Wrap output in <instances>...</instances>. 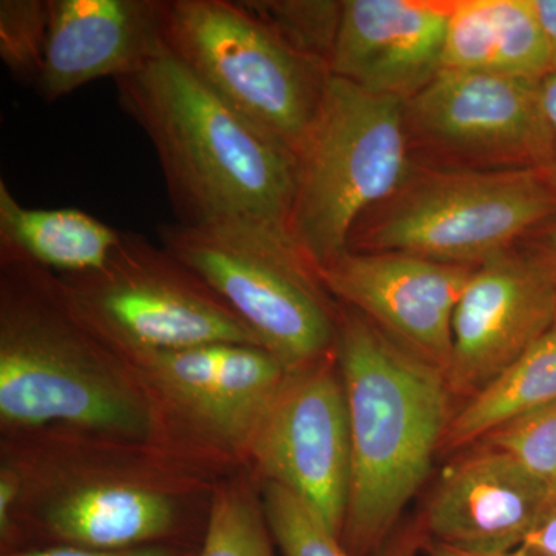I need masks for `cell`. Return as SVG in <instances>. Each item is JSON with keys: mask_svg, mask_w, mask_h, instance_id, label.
<instances>
[{"mask_svg": "<svg viewBox=\"0 0 556 556\" xmlns=\"http://www.w3.org/2000/svg\"><path fill=\"white\" fill-rule=\"evenodd\" d=\"M336 354L345 387L351 485L343 546L372 556L426 484L452 417L444 371L338 303Z\"/></svg>", "mask_w": 556, "mask_h": 556, "instance_id": "277c9868", "label": "cell"}, {"mask_svg": "<svg viewBox=\"0 0 556 556\" xmlns=\"http://www.w3.org/2000/svg\"><path fill=\"white\" fill-rule=\"evenodd\" d=\"M405 113L420 137L463 159L507 170L551 167L554 131L538 80L441 70Z\"/></svg>", "mask_w": 556, "mask_h": 556, "instance_id": "7c38bea8", "label": "cell"}, {"mask_svg": "<svg viewBox=\"0 0 556 556\" xmlns=\"http://www.w3.org/2000/svg\"><path fill=\"white\" fill-rule=\"evenodd\" d=\"M473 269L401 252L348 251L318 278L336 302L445 375L453 316Z\"/></svg>", "mask_w": 556, "mask_h": 556, "instance_id": "5bb4252c", "label": "cell"}, {"mask_svg": "<svg viewBox=\"0 0 556 556\" xmlns=\"http://www.w3.org/2000/svg\"><path fill=\"white\" fill-rule=\"evenodd\" d=\"M199 556H274L262 493L247 468L218 482Z\"/></svg>", "mask_w": 556, "mask_h": 556, "instance_id": "ffe728a7", "label": "cell"}, {"mask_svg": "<svg viewBox=\"0 0 556 556\" xmlns=\"http://www.w3.org/2000/svg\"><path fill=\"white\" fill-rule=\"evenodd\" d=\"M50 426L156 438L137 369L80 318L60 276L0 262V437Z\"/></svg>", "mask_w": 556, "mask_h": 556, "instance_id": "3957f363", "label": "cell"}, {"mask_svg": "<svg viewBox=\"0 0 556 556\" xmlns=\"http://www.w3.org/2000/svg\"><path fill=\"white\" fill-rule=\"evenodd\" d=\"M258 486L270 535L283 556H353L305 500L281 485Z\"/></svg>", "mask_w": 556, "mask_h": 556, "instance_id": "7402d4cb", "label": "cell"}, {"mask_svg": "<svg viewBox=\"0 0 556 556\" xmlns=\"http://www.w3.org/2000/svg\"><path fill=\"white\" fill-rule=\"evenodd\" d=\"M481 442L515 457L556 495V402L504 424Z\"/></svg>", "mask_w": 556, "mask_h": 556, "instance_id": "484cf974", "label": "cell"}, {"mask_svg": "<svg viewBox=\"0 0 556 556\" xmlns=\"http://www.w3.org/2000/svg\"><path fill=\"white\" fill-rule=\"evenodd\" d=\"M212 477L149 441L67 426L0 437V555L201 546Z\"/></svg>", "mask_w": 556, "mask_h": 556, "instance_id": "6da1fadb", "label": "cell"}, {"mask_svg": "<svg viewBox=\"0 0 556 556\" xmlns=\"http://www.w3.org/2000/svg\"><path fill=\"white\" fill-rule=\"evenodd\" d=\"M247 470L258 485L277 484L305 500L342 535L351 485V434L336 348L288 369L263 417Z\"/></svg>", "mask_w": 556, "mask_h": 556, "instance_id": "8fae6325", "label": "cell"}, {"mask_svg": "<svg viewBox=\"0 0 556 556\" xmlns=\"http://www.w3.org/2000/svg\"><path fill=\"white\" fill-rule=\"evenodd\" d=\"M241 3L292 50L329 68L342 2L249 0Z\"/></svg>", "mask_w": 556, "mask_h": 556, "instance_id": "44dd1931", "label": "cell"}, {"mask_svg": "<svg viewBox=\"0 0 556 556\" xmlns=\"http://www.w3.org/2000/svg\"><path fill=\"white\" fill-rule=\"evenodd\" d=\"M159 232L160 243L203 278L287 369L334 351L338 302L288 233L179 223Z\"/></svg>", "mask_w": 556, "mask_h": 556, "instance_id": "8992f818", "label": "cell"}, {"mask_svg": "<svg viewBox=\"0 0 556 556\" xmlns=\"http://www.w3.org/2000/svg\"><path fill=\"white\" fill-rule=\"evenodd\" d=\"M200 548L201 546H181V544H163V546L126 548V551H89V548L47 547L0 556H199Z\"/></svg>", "mask_w": 556, "mask_h": 556, "instance_id": "4316f807", "label": "cell"}, {"mask_svg": "<svg viewBox=\"0 0 556 556\" xmlns=\"http://www.w3.org/2000/svg\"><path fill=\"white\" fill-rule=\"evenodd\" d=\"M508 556H552L546 554V552L540 551V548L527 546V544H522L521 547L517 548V551L511 552Z\"/></svg>", "mask_w": 556, "mask_h": 556, "instance_id": "836d02e7", "label": "cell"}, {"mask_svg": "<svg viewBox=\"0 0 556 556\" xmlns=\"http://www.w3.org/2000/svg\"><path fill=\"white\" fill-rule=\"evenodd\" d=\"M426 536L420 527H409L402 530L396 536L390 538L378 554L372 556H416L419 548H424Z\"/></svg>", "mask_w": 556, "mask_h": 556, "instance_id": "f1b7e54d", "label": "cell"}, {"mask_svg": "<svg viewBox=\"0 0 556 556\" xmlns=\"http://www.w3.org/2000/svg\"><path fill=\"white\" fill-rule=\"evenodd\" d=\"M121 232L76 207L31 208L0 179V262L30 263L60 274L101 268Z\"/></svg>", "mask_w": 556, "mask_h": 556, "instance_id": "ac0fdd59", "label": "cell"}, {"mask_svg": "<svg viewBox=\"0 0 556 556\" xmlns=\"http://www.w3.org/2000/svg\"><path fill=\"white\" fill-rule=\"evenodd\" d=\"M500 75L543 83L552 75L551 50L533 0H493Z\"/></svg>", "mask_w": 556, "mask_h": 556, "instance_id": "603a6c76", "label": "cell"}, {"mask_svg": "<svg viewBox=\"0 0 556 556\" xmlns=\"http://www.w3.org/2000/svg\"><path fill=\"white\" fill-rule=\"evenodd\" d=\"M407 174L405 101L329 76L295 153L292 243L318 273L350 251L365 212Z\"/></svg>", "mask_w": 556, "mask_h": 556, "instance_id": "5b68a950", "label": "cell"}, {"mask_svg": "<svg viewBox=\"0 0 556 556\" xmlns=\"http://www.w3.org/2000/svg\"><path fill=\"white\" fill-rule=\"evenodd\" d=\"M129 361L152 401L156 444L212 477L248 467L288 369L265 348L214 343Z\"/></svg>", "mask_w": 556, "mask_h": 556, "instance_id": "ba28073f", "label": "cell"}, {"mask_svg": "<svg viewBox=\"0 0 556 556\" xmlns=\"http://www.w3.org/2000/svg\"><path fill=\"white\" fill-rule=\"evenodd\" d=\"M166 0H50V33L38 90L61 100L101 78L144 68L166 47Z\"/></svg>", "mask_w": 556, "mask_h": 556, "instance_id": "e0dca14e", "label": "cell"}, {"mask_svg": "<svg viewBox=\"0 0 556 556\" xmlns=\"http://www.w3.org/2000/svg\"><path fill=\"white\" fill-rule=\"evenodd\" d=\"M555 325L556 274L540 255L506 251L479 263L453 316V396L484 390Z\"/></svg>", "mask_w": 556, "mask_h": 556, "instance_id": "4fadbf2b", "label": "cell"}, {"mask_svg": "<svg viewBox=\"0 0 556 556\" xmlns=\"http://www.w3.org/2000/svg\"><path fill=\"white\" fill-rule=\"evenodd\" d=\"M525 544L556 556V495L548 497Z\"/></svg>", "mask_w": 556, "mask_h": 556, "instance_id": "83f0119b", "label": "cell"}, {"mask_svg": "<svg viewBox=\"0 0 556 556\" xmlns=\"http://www.w3.org/2000/svg\"><path fill=\"white\" fill-rule=\"evenodd\" d=\"M453 3L345 0L329 73L407 102L442 70Z\"/></svg>", "mask_w": 556, "mask_h": 556, "instance_id": "2e32d148", "label": "cell"}, {"mask_svg": "<svg viewBox=\"0 0 556 556\" xmlns=\"http://www.w3.org/2000/svg\"><path fill=\"white\" fill-rule=\"evenodd\" d=\"M556 402V325L455 412L442 447L477 444L517 417Z\"/></svg>", "mask_w": 556, "mask_h": 556, "instance_id": "d6986e66", "label": "cell"}, {"mask_svg": "<svg viewBox=\"0 0 556 556\" xmlns=\"http://www.w3.org/2000/svg\"><path fill=\"white\" fill-rule=\"evenodd\" d=\"M167 50L230 109L295 156L331 73L302 56L241 2L166 0Z\"/></svg>", "mask_w": 556, "mask_h": 556, "instance_id": "52a82bcc", "label": "cell"}, {"mask_svg": "<svg viewBox=\"0 0 556 556\" xmlns=\"http://www.w3.org/2000/svg\"><path fill=\"white\" fill-rule=\"evenodd\" d=\"M424 548H426L428 556H486V555L466 554V552H459V551H455V548L441 546V544L433 543V541H428V540H426V543H424ZM501 556H508V555H501Z\"/></svg>", "mask_w": 556, "mask_h": 556, "instance_id": "d6a6232c", "label": "cell"}, {"mask_svg": "<svg viewBox=\"0 0 556 556\" xmlns=\"http://www.w3.org/2000/svg\"><path fill=\"white\" fill-rule=\"evenodd\" d=\"M121 108L159 155L179 225L288 233L295 156L164 50L116 79Z\"/></svg>", "mask_w": 556, "mask_h": 556, "instance_id": "7a4b0ae2", "label": "cell"}, {"mask_svg": "<svg viewBox=\"0 0 556 556\" xmlns=\"http://www.w3.org/2000/svg\"><path fill=\"white\" fill-rule=\"evenodd\" d=\"M50 33V0L0 2V60L22 83L38 87Z\"/></svg>", "mask_w": 556, "mask_h": 556, "instance_id": "cb8c5ba5", "label": "cell"}, {"mask_svg": "<svg viewBox=\"0 0 556 556\" xmlns=\"http://www.w3.org/2000/svg\"><path fill=\"white\" fill-rule=\"evenodd\" d=\"M543 97L552 131H554V156H552V164L547 174L556 189V75L547 76L543 80Z\"/></svg>", "mask_w": 556, "mask_h": 556, "instance_id": "4dcf8cb0", "label": "cell"}, {"mask_svg": "<svg viewBox=\"0 0 556 556\" xmlns=\"http://www.w3.org/2000/svg\"><path fill=\"white\" fill-rule=\"evenodd\" d=\"M540 248L541 254L536 255H540L556 274V225L552 226V228L544 233L543 239H541Z\"/></svg>", "mask_w": 556, "mask_h": 556, "instance_id": "1f68e13d", "label": "cell"}, {"mask_svg": "<svg viewBox=\"0 0 556 556\" xmlns=\"http://www.w3.org/2000/svg\"><path fill=\"white\" fill-rule=\"evenodd\" d=\"M60 278L80 318L124 357L214 343L263 348L203 278L138 233L121 232L101 268Z\"/></svg>", "mask_w": 556, "mask_h": 556, "instance_id": "9c48e42d", "label": "cell"}, {"mask_svg": "<svg viewBox=\"0 0 556 556\" xmlns=\"http://www.w3.org/2000/svg\"><path fill=\"white\" fill-rule=\"evenodd\" d=\"M551 50L552 75H556V0H533Z\"/></svg>", "mask_w": 556, "mask_h": 556, "instance_id": "f546056e", "label": "cell"}, {"mask_svg": "<svg viewBox=\"0 0 556 556\" xmlns=\"http://www.w3.org/2000/svg\"><path fill=\"white\" fill-rule=\"evenodd\" d=\"M551 495L515 457L481 442L444 471L419 527L441 546L510 555L526 543Z\"/></svg>", "mask_w": 556, "mask_h": 556, "instance_id": "9a60e30c", "label": "cell"}, {"mask_svg": "<svg viewBox=\"0 0 556 556\" xmlns=\"http://www.w3.org/2000/svg\"><path fill=\"white\" fill-rule=\"evenodd\" d=\"M497 28L493 0L453 2L442 70L496 73Z\"/></svg>", "mask_w": 556, "mask_h": 556, "instance_id": "d4e9b609", "label": "cell"}, {"mask_svg": "<svg viewBox=\"0 0 556 556\" xmlns=\"http://www.w3.org/2000/svg\"><path fill=\"white\" fill-rule=\"evenodd\" d=\"M554 215L547 172H456L409 190L358 247L478 266Z\"/></svg>", "mask_w": 556, "mask_h": 556, "instance_id": "30bf717a", "label": "cell"}]
</instances>
